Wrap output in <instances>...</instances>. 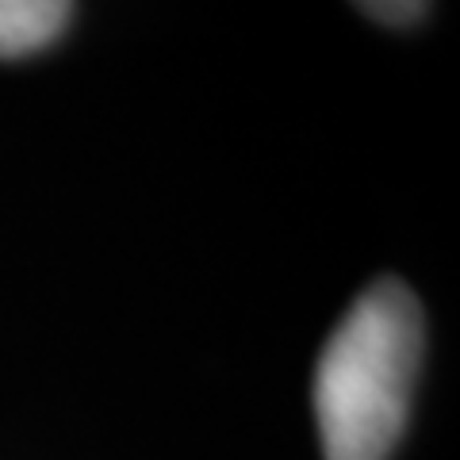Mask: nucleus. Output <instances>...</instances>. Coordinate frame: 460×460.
I'll use <instances>...</instances> for the list:
<instances>
[{
  "label": "nucleus",
  "mask_w": 460,
  "mask_h": 460,
  "mask_svg": "<svg viewBox=\"0 0 460 460\" xmlns=\"http://www.w3.org/2000/svg\"><path fill=\"white\" fill-rule=\"evenodd\" d=\"M422 307L395 277L372 280L314 365V422L326 460H387L407 429L422 365Z\"/></svg>",
  "instance_id": "f257e3e1"
},
{
  "label": "nucleus",
  "mask_w": 460,
  "mask_h": 460,
  "mask_svg": "<svg viewBox=\"0 0 460 460\" xmlns=\"http://www.w3.org/2000/svg\"><path fill=\"white\" fill-rule=\"evenodd\" d=\"M74 0H0V58L47 50L69 27Z\"/></svg>",
  "instance_id": "f03ea898"
},
{
  "label": "nucleus",
  "mask_w": 460,
  "mask_h": 460,
  "mask_svg": "<svg viewBox=\"0 0 460 460\" xmlns=\"http://www.w3.org/2000/svg\"><path fill=\"white\" fill-rule=\"evenodd\" d=\"M357 8L387 27H411L426 16L429 0H357Z\"/></svg>",
  "instance_id": "7ed1b4c3"
}]
</instances>
